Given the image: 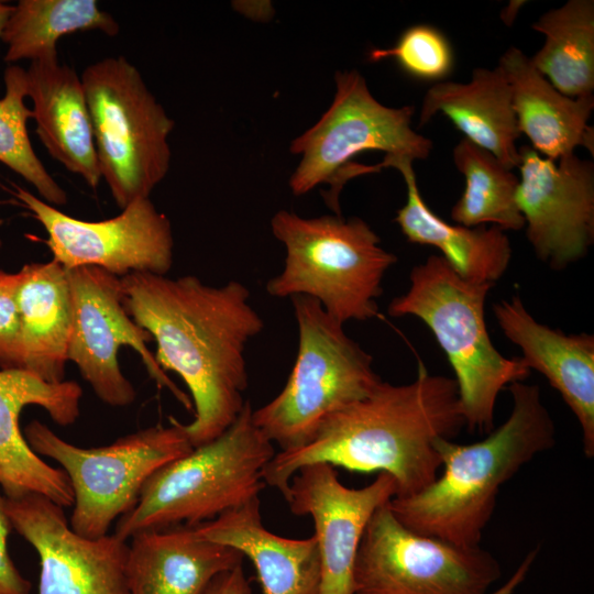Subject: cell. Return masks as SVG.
I'll list each match as a JSON object with an SVG mask.
<instances>
[{
    "instance_id": "1",
    "label": "cell",
    "mask_w": 594,
    "mask_h": 594,
    "mask_svg": "<svg viewBox=\"0 0 594 594\" xmlns=\"http://www.w3.org/2000/svg\"><path fill=\"white\" fill-rule=\"evenodd\" d=\"M120 279L128 314L157 344L158 365L178 374L190 392L195 418L184 429L191 446L216 439L245 405V349L264 328L249 289L238 280L211 286L191 275L131 273Z\"/></svg>"
},
{
    "instance_id": "2",
    "label": "cell",
    "mask_w": 594,
    "mask_h": 594,
    "mask_svg": "<svg viewBox=\"0 0 594 594\" xmlns=\"http://www.w3.org/2000/svg\"><path fill=\"white\" fill-rule=\"evenodd\" d=\"M465 427L455 381L419 363L417 377L402 385L383 382L365 398L333 413L305 446L275 453L263 480L284 496L302 466L327 463L358 472H383L397 497L430 485L441 469L435 442Z\"/></svg>"
},
{
    "instance_id": "3",
    "label": "cell",
    "mask_w": 594,
    "mask_h": 594,
    "mask_svg": "<svg viewBox=\"0 0 594 594\" xmlns=\"http://www.w3.org/2000/svg\"><path fill=\"white\" fill-rule=\"evenodd\" d=\"M513 409L503 425L477 442L438 439L442 473L420 492L389 502L410 530L461 546L477 547L501 487L536 455L556 443V427L540 387L515 382Z\"/></svg>"
},
{
    "instance_id": "4",
    "label": "cell",
    "mask_w": 594,
    "mask_h": 594,
    "mask_svg": "<svg viewBox=\"0 0 594 594\" xmlns=\"http://www.w3.org/2000/svg\"><path fill=\"white\" fill-rule=\"evenodd\" d=\"M409 280L388 315L415 316L428 326L454 372L465 427L488 433L498 394L531 372L521 356L501 354L488 336L484 308L493 284L463 279L440 255L415 266Z\"/></svg>"
},
{
    "instance_id": "5",
    "label": "cell",
    "mask_w": 594,
    "mask_h": 594,
    "mask_svg": "<svg viewBox=\"0 0 594 594\" xmlns=\"http://www.w3.org/2000/svg\"><path fill=\"white\" fill-rule=\"evenodd\" d=\"M252 410L246 400L219 437L157 470L135 506L117 520L114 534L128 541L147 529L196 526L258 497L275 450Z\"/></svg>"
},
{
    "instance_id": "6",
    "label": "cell",
    "mask_w": 594,
    "mask_h": 594,
    "mask_svg": "<svg viewBox=\"0 0 594 594\" xmlns=\"http://www.w3.org/2000/svg\"><path fill=\"white\" fill-rule=\"evenodd\" d=\"M284 244L283 271L266 283L272 297L302 295L316 299L340 323L377 316L382 280L397 257L361 218H302L286 210L271 220Z\"/></svg>"
},
{
    "instance_id": "7",
    "label": "cell",
    "mask_w": 594,
    "mask_h": 594,
    "mask_svg": "<svg viewBox=\"0 0 594 594\" xmlns=\"http://www.w3.org/2000/svg\"><path fill=\"white\" fill-rule=\"evenodd\" d=\"M298 350L280 393L252 410V420L280 451L305 446L333 413L367 397L381 383L373 358L314 298L293 296Z\"/></svg>"
},
{
    "instance_id": "8",
    "label": "cell",
    "mask_w": 594,
    "mask_h": 594,
    "mask_svg": "<svg viewBox=\"0 0 594 594\" xmlns=\"http://www.w3.org/2000/svg\"><path fill=\"white\" fill-rule=\"evenodd\" d=\"M101 178L122 210L148 198L170 165L174 129L139 69L123 56L105 57L80 75Z\"/></svg>"
},
{
    "instance_id": "9",
    "label": "cell",
    "mask_w": 594,
    "mask_h": 594,
    "mask_svg": "<svg viewBox=\"0 0 594 594\" xmlns=\"http://www.w3.org/2000/svg\"><path fill=\"white\" fill-rule=\"evenodd\" d=\"M334 80L336 94L328 110L290 143V153L300 155V162L288 184L295 196L329 184L324 200L341 216L339 196L343 185L353 177L381 170L377 165L354 164V156L382 151L385 155L425 160L432 141L411 128L413 106L382 105L358 70L338 72Z\"/></svg>"
},
{
    "instance_id": "10",
    "label": "cell",
    "mask_w": 594,
    "mask_h": 594,
    "mask_svg": "<svg viewBox=\"0 0 594 594\" xmlns=\"http://www.w3.org/2000/svg\"><path fill=\"white\" fill-rule=\"evenodd\" d=\"M23 435L37 455L62 466L74 494L69 525L88 538L108 535L112 522L135 506L147 480L194 449L175 418L168 427L157 425L92 448L64 440L38 420L28 424Z\"/></svg>"
},
{
    "instance_id": "11",
    "label": "cell",
    "mask_w": 594,
    "mask_h": 594,
    "mask_svg": "<svg viewBox=\"0 0 594 594\" xmlns=\"http://www.w3.org/2000/svg\"><path fill=\"white\" fill-rule=\"evenodd\" d=\"M388 502L374 512L362 536L354 594L488 593L502 575L491 552L415 532L395 517Z\"/></svg>"
},
{
    "instance_id": "12",
    "label": "cell",
    "mask_w": 594,
    "mask_h": 594,
    "mask_svg": "<svg viewBox=\"0 0 594 594\" xmlns=\"http://www.w3.org/2000/svg\"><path fill=\"white\" fill-rule=\"evenodd\" d=\"M73 301V327L68 361L75 363L97 397L107 405L124 407L136 397L132 383L120 369L118 352L131 346L151 377L167 388L183 406L193 404L166 375L150 352L152 336L128 314L120 277L94 266L66 270Z\"/></svg>"
},
{
    "instance_id": "13",
    "label": "cell",
    "mask_w": 594,
    "mask_h": 594,
    "mask_svg": "<svg viewBox=\"0 0 594 594\" xmlns=\"http://www.w3.org/2000/svg\"><path fill=\"white\" fill-rule=\"evenodd\" d=\"M10 193L31 211L47 232L53 260L65 270L99 267L118 277L131 273L166 275L174 258L168 218L150 198H140L121 213L101 221H86L12 184Z\"/></svg>"
},
{
    "instance_id": "14",
    "label": "cell",
    "mask_w": 594,
    "mask_h": 594,
    "mask_svg": "<svg viewBox=\"0 0 594 594\" xmlns=\"http://www.w3.org/2000/svg\"><path fill=\"white\" fill-rule=\"evenodd\" d=\"M4 508L11 527L38 556V594H130L127 540L77 534L64 507L40 494L4 496Z\"/></svg>"
},
{
    "instance_id": "15",
    "label": "cell",
    "mask_w": 594,
    "mask_h": 594,
    "mask_svg": "<svg viewBox=\"0 0 594 594\" xmlns=\"http://www.w3.org/2000/svg\"><path fill=\"white\" fill-rule=\"evenodd\" d=\"M517 204L537 257L553 270L581 260L594 241V165L575 154L557 163L519 147Z\"/></svg>"
},
{
    "instance_id": "16",
    "label": "cell",
    "mask_w": 594,
    "mask_h": 594,
    "mask_svg": "<svg viewBox=\"0 0 594 594\" xmlns=\"http://www.w3.org/2000/svg\"><path fill=\"white\" fill-rule=\"evenodd\" d=\"M396 491L394 479L383 472L362 488L348 487L327 463L305 465L292 477L284 497L293 514L314 521L321 565L319 594H354V564L366 525Z\"/></svg>"
},
{
    "instance_id": "17",
    "label": "cell",
    "mask_w": 594,
    "mask_h": 594,
    "mask_svg": "<svg viewBox=\"0 0 594 594\" xmlns=\"http://www.w3.org/2000/svg\"><path fill=\"white\" fill-rule=\"evenodd\" d=\"M81 387L74 381L47 383L19 369H0V487L4 496L43 495L62 507L74 494L62 469L50 465L29 446L19 419L24 407H42L59 426L79 417Z\"/></svg>"
},
{
    "instance_id": "18",
    "label": "cell",
    "mask_w": 594,
    "mask_h": 594,
    "mask_svg": "<svg viewBox=\"0 0 594 594\" xmlns=\"http://www.w3.org/2000/svg\"><path fill=\"white\" fill-rule=\"evenodd\" d=\"M505 337L520 348L530 370L541 373L576 417L583 452L594 457V337L565 334L538 322L517 295L493 305Z\"/></svg>"
},
{
    "instance_id": "19",
    "label": "cell",
    "mask_w": 594,
    "mask_h": 594,
    "mask_svg": "<svg viewBox=\"0 0 594 594\" xmlns=\"http://www.w3.org/2000/svg\"><path fill=\"white\" fill-rule=\"evenodd\" d=\"M35 132L50 155L96 189L101 180L94 131L80 76L57 53L32 61L26 69Z\"/></svg>"
},
{
    "instance_id": "20",
    "label": "cell",
    "mask_w": 594,
    "mask_h": 594,
    "mask_svg": "<svg viewBox=\"0 0 594 594\" xmlns=\"http://www.w3.org/2000/svg\"><path fill=\"white\" fill-rule=\"evenodd\" d=\"M130 540V594H202L217 575L244 558L234 548L202 538L195 526L147 529Z\"/></svg>"
},
{
    "instance_id": "21",
    "label": "cell",
    "mask_w": 594,
    "mask_h": 594,
    "mask_svg": "<svg viewBox=\"0 0 594 594\" xmlns=\"http://www.w3.org/2000/svg\"><path fill=\"white\" fill-rule=\"evenodd\" d=\"M260 507L256 497L195 528L202 538L249 558L261 594H319L321 565L316 537L292 539L267 530Z\"/></svg>"
},
{
    "instance_id": "22",
    "label": "cell",
    "mask_w": 594,
    "mask_h": 594,
    "mask_svg": "<svg viewBox=\"0 0 594 594\" xmlns=\"http://www.w3.org/2000/svg\"><path fill=\"white\" fill-rule=\"evenodd\" d=\"M413 162L405 156L384 155L377 164L381 169L396 168L404 177L407 200L394 219L403 234L411 243L437 248L463 279L494 285L512 260L513 250L505 231L495 226L451 224L437 216L420 195Z\"/></svg>"
},
{
    "instance_id": "23",
    "label": "cell",
    "mask_w": 594,
    "mask_h": 594,
    "mask_svg": "<svg viewBox=\"0 0 594 594\" xmlns=\"http://www.w3.org/2000/svg\"><path fill=\"white\" fill-rule=\"evenodd\" d=\"M512 90L520 134L531 147L552 161L574 154L576 147L594 152V129L588 125L594 97L570 98L558 91L515 46L499 57Z\"/></svg>"
},
{
    "instance_id": "24",
    "label": "cell",
    "mask_w": 594,
    "mask_h": 594,
    "mask_svg": "<svg viewBox=\"0 0 594 594\" xmlns=\"http://www.w3.org/2000/svg\"><path fill=\"white\" fill-rule=\"evenodd\" d=\"M437 113L446 116L465 139L513 169L520 163L516 141L521 135L512 90L503 68L473 69L469 82L439 81L424 96L419 125Z\"/></svg>"
},
{
    "instance_id": "25",
    "label": "cell",
    "mask_w": 594,
    "mask_h": 594,
    "mask_svg": "<svg viewBox=\"0 0 594 594\" xmlns=\"http://www.w3.org/2000/svg\"><path fill=\"white\" fill-rule=\"evenodd\" d=\"M22 363L47 383L65 381L73 327L67 271L56 261L29 263L16 272Z\"/></svg>"
},
{
    "instance_id": "26",
    "label": "cell",
    "mask_w": 594,
    "mask_h": 594,
    "mask_svg": "<svg viewBox=\"0 0 594 594\" xmlns=\"http://www.w3.org/2000/svg\"><path fill=\"white\" fill-rule=\"evenodd\" d=\"M531 28L544 35L543 45L530 57L534 67L564 96H592L594 1L569 0L544 12Z\"/></svg>"
},
{
    "instance_id": "27",
    "label": "cell",
    "mask_w": 594,
    "mask_h": 594,
    "mask_svg": "<svg viewBox=\"0 0 594 594\" xmlns=\"http://www.w3.org/2000/svg\"><path fill=\"white\" fill-rule=\"evenodd\" d=\"M89 30L116 36L120 26L96 0H20L1 35L8 46L4 62H32L57 53L59 37Z\"/></svg>"
},
{
    "instance_id": "28",
    "label": "cell",
    "mask_w": 594,
    "mask_h": 594,
    "mask_svg": "<svg viewBox=\"0 0 594 594\" xmlns=\"http://www.w3.org/2000/svg\"><path fill=\"white\" fill-rule=\"evenodd\" d=\"M453 163L465 187L451 209L457 224L474 228L492 223L503 231L519 230L525 219L517 204L519 178L492 153L462 139L453 148Z\"/></svg>"
},
{
    "instance_id": "29",
    "label": "cell",
    "mask_w": 594,
    "mask_h": 594,
    "mask_svg": "<svg viewBox=\"0 0 594 594\" xmlns=\"http://www.w3.org/2000/svg\"><path fill=\"white\" fill-rule=\"evenodd\" d=\"M4 96L0 99V163L30 183L41 199L52 206L67 202L66 191L47 172L37 157L28 133L26 123L32 110L26 98V69L15 65L6 68Z\"/></svg>"
},
{
    "instance_id": "30",
    "label": "cell",
    "mask_w": 594,
    "mask_h": 594,
    "mask_svg": "<svg viewBox=\"0 0 594 594\" xmlns=\"http://www.w3.org/2000/svg\"><path fill=\"white\" fill-rule=\"evenodd\" d=\"M393 58L408 75L439 80L447 77L453 68V51L448 38L438 29L417 24L406 29L394 46L373 48L369 61L381 62Z\"/></svg>"
},
{
    "instance_id": "31",
    "label": "cell",
    "mask_w": 594,
    "mask_h": 594,
    "mask_svg": "<svg viewBox=\"0 0 594 594\" xmlns=\"http://www.w3.org/2000/svg\"><path fill=\"white\" fill-rule=\"evenodd\" d=\"M16 285V273L0 270V369L21 370L22 345Z\"/></svg>"
},
{
    "instance_id": "32",
    "label": "cell",
    "mask_w": 594,
    "mask_h": 594,
    "mask_svg": "<svg viewBox=\"0 0 594 594\" xmlns=\"http://www.w3.org/2000/svg\"><path fill=\"white\" fill-rule=\"evenodd\" d=\"M0 487V594H31L32 585L16 569L8 551L11 524Z\"/></svg>"
},
{
    "instance_id": "33",
    "label": "cell",
    "mask_w": 594,
    "mask_h": 594,
    "mask_svg": "<svg viewBox=\"0 0 594 594\" xmlns=\"http://www.w3.org/2000/svg\"><path fill=\"white\" fill-rule=\"evenodd\" d=\"M202 594H252L242 563L217 575Z\"/></svg>"
},
{
    "instance_id": "34",
    "label": "cell",
    "mask_w": 594,
    "mask_h": 594,
    "mask_svg": "<svg viewBox=\"0 0 594 594\" xmlns=\"http://www.w3.org/2000/svg\"><path fill=\"white\" fill-rule=\"evenodd\" d=\"M539 553V548H535L529 551L520 564L517 566L512 576L497 590L494 592H488L487 594H514L517 587L525 581L527 578L535 560Z\"/></svg>"
},
{
    "instance_id": "35",
    "label": "cell",
    "mask_w": 594,
    "mask_h": 594,
    "mask_svg": "<svg viewBox=\"0 0 594 594\" xmlns=\"http://www.w3.org/2000/svg\"><path fill=\"white\" fill-rule=\"evenodd\" d=\"M14 6L0 1V38Z\"/></svg>"
},
{
    "instance_id": "36",
    "label": "cell",
    "mask_w": 594,
    "mask_h": 594,
    "mask_svg": "<svg viewBox=\"0 0 594 594\" xmlns=\"http://www.w3.org/2000/svg\"><path fill=\"white\" fill-rule=\"evenodd\" d=\"M1 246H2V240H1V238H0V249H1Z\"/></svg>"
}]
</instances>
